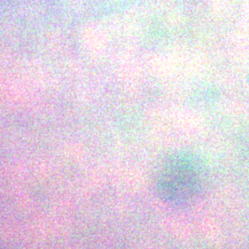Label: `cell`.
<instances>
[{
    "label": "cell",
    "instance_id": "6da1fadb",
    "mask_svg": "<svg viewBox=\"0 0 249 249\" xmlns=\"http://www.w3.org/2000/svg\"><path fill=\"white\" fill-rule=\"evenodd\" d=\"M204 187V170L200 161L188 153L171 155L163 161L155 181L158 197L177 208L193 204Z\"/></svg>",
    "mask_w": 249,
    "mask_h": 249
}]
</instances>
